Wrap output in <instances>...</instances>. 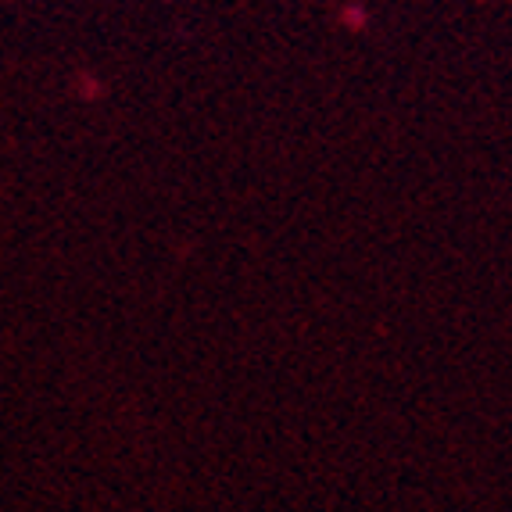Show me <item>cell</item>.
<instances>
[]
</instances>
